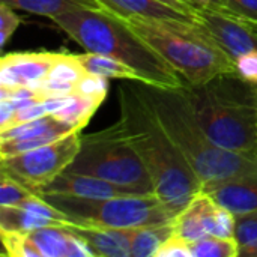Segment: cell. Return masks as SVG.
Instances as JSON below:
<instances>
[{
  "label": "cell",
  "instance_id": "obj_1",
  "mask_svg": "<svg viewBox=\"0 0 257 257\" xmlns=\"http://www.w3.org/2000/svg\"><path fill=\"white\" fill-rule=\"evenodd\" d=\"M117 99L119 120L151 175L155 194L176 217L203 185L133 83L119 87Z\"/></svg>",
  "mask_w": 257,
  "mask_h": 257
},
{
  "label": "cell",
  "instance_id": "obj_2",
  "mask_svg": "<svg viewBox=\"0 0 257 257\" xmlns=\"http://www.w3.org/2000/svg\"><path fill=\"white\" fill-rule=\"evenodd\" d=\"M161 126L184 154L203 190L257 169V160L218 146L208 136L181 87H163L134 81Z\"/></svg>",
  "mask_w": 257,
  "mask_h": 257
},
{
  "label": "cell",
  "instance_id": "obj_3",
  "mask_svg": "<svg viewBox=\"0 0 257 257\" xmlns=\"http://www.w3.org/2000/svg\"><path fill=\"white\" fill-rule=\"evenodd\" d=\"M86 51L117 59L134 68L143 83L163 87H182L184 80L125 18L104 8H81L51 18Z\"/></svg>",
  "mask_w": 257,
  "mask_h": 257
},
{
  "label": "cell",
  "instance_id": "obj_4",
  "mask_svg": "<svg viewBox=\"0 0 257 257\" xmlns=\"http://www.w3.org/2000/svg\"><path fill=\"white\" fill-rule=\"evenodd\" d=\"M181 89L212 142L256 158L257 84L227 72L202 84L184 83Z\"/></svg>",
  "mask_w": 257,
  "mask_h": 257
},
{
  "label": "cell",
  "instance_id": "obj_5",
  "mask_svg": "<svg viewBox=\"0 0 257 257\" xmlns=\"http://www.w3.org/2000/svg\"><path fill=\"white\" fill-rule=\"evenodd\" d=\"M125 20L149 47L178 71L184 83L202 84L220 74L236 72L230 57L199 20Z\"/></svg>",
  "mask_w": 257,
  "mask_h": 257
},
{
  "label": "cell",
  "instance_id": "obj_6",
  "mask_svg": "<svg viewBox=\"0 0 257 257\" xmlns=\"http://www.w3.org/2000/svg\"><path fill=\"white\" fill-rule=\"evenodd\" d=\"M66 170L130 187L142 194L155 193L151 175L120 120L96 133L81 134L80 151Z\"/></svg>",
  "mask_w": 257,
  "mask_h": 257
},
{
  "label": "cell",
  "instance_id": "obj_7",
  "mask_svg": "<svg viewBox=\"0 0 257 257\" xmlns=\"http://www.w3.org/2000/svg\"><path fill=\"white\" fill-rule=\"evenodd\" d=\"M69 220L68 224L136 229L169 223L175 218L155 194H131L104 199H83L62 194H39Z\"/></svg>",
  "mask_w": 257,
  "mask_h": 257
},
{
  "label": "cell",
  "instance_id": "obj_8",
  "mask_svg": "<svg viewBox=\"0 0 257 257\" xmlns=\"http://www.w3.org/2000/svg\"><path fill=\"white\" fill-rule=\"evenodd\" d=\"M81 146V131L17 155L0 158V172L14 178L32 193L41 191L75 160Z\"/></svg>",
  "mask_w": 257,
  "mask_h": 257
},
{
  "label": "cell",
  "instance_id": "obj_9",
  "mask_svg": "<svg viewBox=\"0 0 257 257\" xmlns=\"http://www.w3.org/2000/svg\"><path fill=\"white\" fill-rule=\"evenodd\" d=\"M0 238L5 254L11 257H95L66 226H45L30 232L0 229Z\"/></svg>",
  "mask_w": 257,
  "mask_h": 257
},
{
  "label": "cell",
  "instance_id": "obj_10",
  "mask_svg": "<svg viewBox=\"0 0 257 257\" xmlns=\"http://www.w3.org/2000/svg\"><path fill=\"white\" fill-rule=\"evenodd\" d=\"M173 235L187 242L205 236L235 238V215L206 191H200L173 218Z\"/></svg>",
  "mask_w": 257,
  "mask_h": 257
},
{
  "label": "cell",
  "instance_id": "obj_11",
  "mask_svg": "<svg viewBox=\"0 0 257 257\" xmlns=\"http://www.w3.org/2000/svg\"><path fill=\"white\" fill-rule=\"evenodd\" d=\"M196 12L199 21L211 32L232 62L244 53H257V23L208 6H200Z\"/></svg>",
  "mask_w": 257,
  "mask_h": 257
},
{
  "label": "cell",
  "instance_id": "obj_12",
  "mask_svg": "<svg viewBox=\"0 0 257 257\" xmlns=\"http://www.w3.org/2000/svg\"><path fill=\"white\" fill-rule=\"evenodd\" d=\"M68 223V217L39 194L17 206H0L2 230L30 232L45 226H66Z\"/></svg>",
  "mask_w": 257,
  "mask_h": 257
},
{
  "label": "cell",
  "instance_id": "obj_13",
  "mask_svg": "<svg viewBox=\"0 0 257 257\" xmlns=\"http://www.w3.org/2000/svg\"><path fill=\"white\" fill-rule=\"evenodd\" d=\"M63 53H9L0 59V86H32L44 80Z\"/></svg>",
  "mask_w": 257,
  "mask_h": 257
},
{
  "label": "cell",
  "instance_id": "obj_14",
  "mask_svg": "<svg viewBox=\"0 0 257 257\" xmlns=\"http://www.w3.org/2000/svg\"><path fill=\"white\" fill-rule=\"evenodd\" d=\"M41 194H62L83 199H104V197H119V196H131L142 194L134 188L123 187L96 176L72 173L69 170L62 172L56 176L42 191Z\"/></svg>",
  "mask_w": 257,
  "mask_h": 257
},
{
  "label": "cell",
  "instance_id": "obj_15",
  "mask_svg": "<svg viewBox=\"0 0 257 257\" xmlns=\"http://www.w3.org/2000/svg\"><path fill=\"white\" fill-rule=\"evenodd\" d=\"M203 191L233 215L257 211V169L226 179Z\"/></svg>",
  "mask_w": 257,
  "mask_h": 257
},
{
  "label": "cell",
  "instance_id": "obj_16",
  "mask_svg": "<svg viewBox=\"0 0 257 257\" xmlns=\"http://www.w3.org/2000/svg\"><path fill=\"white\" fill-rule=\"evenodd\" d=\"M66 227L86 242L93 256L131 257V245L137 227L116 229L77 224H66Z\"/></svg>",
  "mask_w": 257,
  "mask_h": 257
},
{
  "label": "cell",
  "instance_id": "obj_17",
  "mask_svg": "<svg viewBox=\"0 0 257 257\" xmlns=\"http://www.w3.org/2000/svg\"><path fill=\"white\" fill-rule=\"evenodd\" d=\"M101 6L122 18H158L197 21V15L161 0H98Z\"/></svg>",
  "mask_w": 257,
  "mask_h": 257
},
{
  "label": "cell",
  "instance_id": "obj_18",
  "mask_svg": "<svg viewBox=\"0 0 257 257\" xmlns=\"http://www.w3.org/2000/svg\"><path fill=\"white\" fill-rule=\"evenodd\" d=\"M87 72L81 66L77 54L63 53L56 65L50 69L48 75L33 87L44 96H66L77 93L78 81Z\"/></svg>",
  "mask_w": 257,
  "mask_h": 257
},
{
  "label": "cell",
  "instance_id": "obj_19",
  "mask_svg": "<svg viewBox=\"0 0 257 257\" xmlns=\"http://www.w3.org/2000/svg\"><path fill=\"white\" fill-rule=\"evenodd\" d=\"M71 133H77L71 125L65 123L54 114H47L33 120H27L0 131V142L6 140H26L35 137L62 139Z\"/></svg>",
  "mask_w": 257,
  "mask_h": 257
},
{
  "label": "cell",
  "instance_id": "obj_20",
  "mask_svg": "<svg viewBox=\"0 0 257 257\" xmlns=\"http://www.w3.org/2000/svg\"><path fill=\"white\" fill-rule=\"evenodd\" d=\"M77 57L87 74L101 75L108 80L114 78V80L142 81L140 74L134 68H131L130 65H126L117 59H113V57H108V56H104L99 53H90V51L77 54Z\"/></svg>",
  "mask_w": 257,
  "mask_h": 257
},
{
  "label": "cell",
  "instance_id": "obj_21",
  "mask_svg": "<svg viewBox=\"0 0 257 257\" xmlns=\"http://www.w3.org/2000/svg\"><path fill=\"white\" fill-rule=\"evenodd\" d=\"M14 9L54 18L60 14L81 8H102L98 0H0Z\"/></svg>",
  "mask_w": 257,
  "mask_h": 257
},
{
  "label": "cell",
  "instance_id": "obj_22",
  "mask_svg": "<svg viewBox=\"0 0 257 257\" xmlns=\"http://www.w3.org/2000/svg\"><path fill=\"white\" fill-rule=\"evenodd\" d=\"M173 235V220L163 224L137 227L131 245V257H155L161 245Z\"/></svg>",
  "mask_w": 257,
  "mask_h": 257
},
{
  "label": "cell",
  "instance_id": "obj_23",
  "mask_svg": "<svg viewBox=\"0 0 257 257\" xmlns=\"http://www.w3.org/2000/svg\"><path fill=\"white\" fill-rule=\"evenodd\" d=\"M102 98L86 96L74 93L66 105H63L59 111L54 113L56 117L71 125L75 131H83V128L89 123L93 113L102 104Z\"/></svg>",
  "mask_w": 257,
  "mask_h": 257
},
{
  "label": "cell",
  "instance_id": "obj_24",
  "mask_svg": "<svg viewBox=\"0 0 257 257\" xmlns=\"http://www.w3.org/2000/svg\"><path fill=\"white\" fill-rule=\"evenodd\" d=\"M191 257H238L239 245L235 238L205 236L190 242Z\"/></svg>",
  "mask_w": 257,
  "mask_h": 257
},
{
  "label": "cell",
  "instance_id": "obj_25",
  "mask_svg": "<svg viewBox=\"0 0 257 257\" xmlns=\"http://www.w3.org/2000/svg\"><path fill=\"white\" fill-rule=\"evenodd\" d=\"M235 239L239 245V256H254L257 251V211L235 215Z\"/></svg>",
  "mask_w": 257,
  "mask_h": 257
},
{
  "label": "cell",
  "instance_id": "obj_26",
  "mask_svg": "<svg viewBox=\"0 0 257 257\" xmlns=\"http://www.w3.org/2000/svg\"><path fill=\"white\" fill-rule=\"evenodd\" d=\"M0 176H2L0 206H17L23 203L24 200H27L29 197L35 196V193H32L27 187H24L14 178L8 176L6 173L0 172Z\"/></svg>",
  "mask_w": 257,
  "mask_h": 257
},
{
  "label": "cell",
  "instance_id": "obj_27",
  "mask_svg": "<svg viewBox=\"0 0 257 257\" xmlns=\"http://www.w3.org/2000/svg\"><path fill=\"white\" fill-rule=\"evenodd\" d=\"M77 93L105 99L108 93V78L93 74H86L77 84Z\"/></svg>",
  "mask_w": 257,
  "mask_h": 257
},
{
  "label": "cell",
  "instance_id": "obj_28",
  "mask_svg": "<svg viewBox=\"0 0 257 257\" xmlns=\"http://www.w3.org/2000/svg\"><path fill=\"white\" fill-rule=\"evenodd\" d=\"M20 24H21V18L15 14V9L0 2V47L2 48L8 44V41L15 33Z\"/></svg>",
  "mask_w": 257,
  "mask_h": 257
},
{
  "label": "cell",
  "instance_id": "obj_29",
  "mask_svg": "<svg viewBox=\"0 0 257 257\" xmlns=\"http://www.w3.org/2000/svg\"><path fill=\"white\" fill-rule=\"evenodd\" d=\"M233 65L236 68V72L257 84V53L256 51H248V53H244L241 56H238L236 59H233Z\"/></svg>",
  "mask_w": 257,
  "mask_h": 257
},
{
  "label": "cell",
  "instance_id": "obj_30",
  "mask_svg": "<svg viewBox=\"0 0 257 257\" xmlns=\"http://www.w3.org/2000/svg\"><path fill=\"white\" fill-rule=\"evenodd\" d=\"M227 14L257 23V0H226Z\"/></svg>",
  "mask_w": 257,
  "mask_h": 257
},
{
  "label": "cell",
  "instance_id": "obj_31",
  "mask_svg": "<svg viewBox=\"0 0 257 257\" xmlns=\"http://www.w3.org/2000/svg\"><path fill=\"white\" fill-rule=\"evenodd\" d=\"M155 257H191L190 254V242L185 239L172 235L158 250Z\"/></svg>",
  "mask_w": 257,
  "mask_h": 257
},
{
  "label": "cell",
  "instance_id": "obj_32",
  "mask_svg": "<svg viewBox=\"0 0 257 257\" xmlns=\"http://www.w3.org/2000/svg\"><path fill=\"white\" fill-rule=\"evenodd\" d=\"M161 2H164V3H167V5H172V6H175V8H179V9H182V11H187V12H191V14H196V15H197V12H196L197 8H194V6L185 3L184 0H161Z\"/></svg>",
  "mask_w": 257,
  "mask_h": 257
},
{
  "label": "cell",
  "instance_id": "obj_33",
  "mask_svg": "<svg viewBox=\"0 0 257 257\" xmlns=\"http://www.w3.org/2000/svg\"><path fill=\"white\" fill-rule=\"evenodd\" d=\"M203 3H205V6H208V8H214V9L227 12L226 0H203Z\"/></svg>",
  "mask_w": 257,
  "mask_h": 257
},
{
  "label": "cell",
  "instance_id": "obj_34",
  "mask_svg": "<svg viewBox=\"0 0 257 257\" xmlns=\"http://www.w3.org/2000/svg\"><path fill=\"white\" fill-rule=\"evenodd\" d=\"M185 3H188V5H191V6H194V8H200V6H205V3H203V0H184Z\"/></svg>",
  "mask_w": 257,
  "mask_h": 257
},
{
  "label": "cell",
  "instance_id": "obj_35",
  "mask_svg": "<svg viewBox=\"0 0 257 257\" xmlns=\"http://www.w3.org/2000/svg\"><path fill=\"white\" fill-rule=\"evenodd\" d=\"M254 157H256V160H257V149H256V152H254Z\"/></svg>",
  "mask_w": 257,
  "mask_h": 257
},
{
  "label": "cell",
  "instance_id": "obj_36",
  "mask_svg": "<svg viewBox=\"0 0 257 257\" xmlns=\"http://www.w3.org/2000/svg\"><path fill=\"white\" fill-rule=\"evenodd\" d=\"M253 257H257V251H256V253H254V256H253Z\"/></svg>",
  "mask_w": 257,
  "mask_h": 257
}]
</instances>
